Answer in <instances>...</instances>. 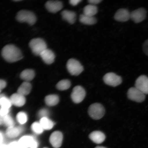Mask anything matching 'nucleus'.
Returning <instances> with one entry per match:
<instances>
[{
  "mask_svg": "<svg viewBox=\"0 0 148 148\" xmlns=\"http://www.w3.org/2000/svg\"><path fill=\"white\" fill-rule=\"evenodd\" d=\"M1 55L5 60L9 62H14L23 58L21 51L16 46L8 45L3 48Z\"/></svg>",
  "mask_w": 148,
  "mask_h": 148,
  "instance_id": "nucleus-1",
  "label": "nucleus"
},
{
  "mask_svg": "<svg viewBox=\"0 0 148 148\" xmlns=\"http://www.w3.org/2000/svg\"><path fill=\"white\" fill-rule=\"evenodd\" d=\"M29 45L33 53L36 56H40L42 51L47 49L46 42L40 38L33 39L31 40Z\"/></svg>",
  "mask_w": 148,
  "mask_h": 148,
  "instance_id": "nucleus-2",
  "label": "nucleus"
},
{
  "mask_svg": "<svg viewBox=\"0 0 148 148\" xmlns=\"http://www.w3.org/2000/svg\"><path fill=\"white\" fill-rule=\"evenodd\" d=\"M16 18L20 23H27L30 25H34L36 21V16L34 14L26 10L19 11L16 15Z\"/></svg>",
  "mask_w": 148,
  "mask_h": 148,
  "instance_id": "nucleus-3",
  "label": "nucleus"
},
{
  "mask_svg": "<svg viewBox=\"0 0 148 148\" xmlns=\"http://www.w3.org/2000/svg\"><path fill=\"white\" fill-rule=\"evenodd\" d=\"M105 112L104 107L99 103H93L90 105L88 109V114L94 120L101 119L104 116Z\"/></svg>",
  "mask_w": 148,
  "mask_h": 148,
  "instance_id": "nucleus-4",
  "label": "nucleus"
},
{
  "mask_svg": "<svg viewBox=\"0 0 148 148\" xmlns=\"http://www.w3.org/2000/svg\"><path fill=\"white\" fill-rule=\"evenodd\" d=\"M66 68L71 75L77 76L80 75L84 70L83 66L79 61L75 59H70L66 64Z\"/></svg>",
  "mask_w": 148,
  "mask_h": 148,
  "instance_id": "nucleus-5",
  "label": "nucleus"
},
{
  "mask_svg": "<svg viewBox=\"0 0 148 148\" xmlns=\"http://www.w3.org/2000/svg\"><path fill=\"white\" fill-rule=\"evenodd\" d=\"M127 97L129 99L137 103H142L145 99V94L135 87L129 89L127 92Z\"/></svg>",
  "mask_w": 148,
  "mask_h": 148,
  "instance_id": "nucleus-6",
  "label": "nucleus"
},
{
  "mask_svg": "<svg viewBox=\"0 0 148 148\" xmlns=\"http://www.w3.org/2000/svg\"><path fill=\"white\" fill-rule=\"evenodd\" d=\"M103 80L106 84L113 87L119 86L122 82L121 77L112 73L106 74L103 77Z\"/></svg>",
  "mask_w": 148,
  "mask_h": 148,
  "instance_id": "nucleus-7",
  "label": "nucleus"
},
{
  "mask_svg": "<svg viewBox=\"0 0 148 148\" xmlns=\"http://www.w3.org/2000/svg\"><path fill=\"white\" fill-rule=\"evenodd\" d=\"M86 92L84 88L80 86H77L73 88L71 94L72 100L76 103L81 102L86 97Z\"/></svg>",
  "mask_w": 148,
  "mask_h": 148,
  "instance_id": "nucleus-8",
  "label": "nucleus"
},
{
  "mask_svg": "<svg viewBox=\"0 0 148 148\" xmlns=\"http://www.w3.org/2000/svg\"><path fill=\"white\" fill-rule=\"evenodd\" d=\"M135 87L138 89L144 94H148V77L141 75L136 79Z\"/></svg>",
  "mask_w": 148,
  "mask_h": 148,
  "instance_id": "nucleus-9",
  "label": "nucleus"
},
{
  "mask_svg": "<svg viewBox=\"0 0 148 148\" xmlns=\"http://www.w3.org/2000/svg\"><path fill=\"white\" fill-rule=\"evenodd\" d=\"M147 11L143 8H139L132 11L130 13V18L135 23H141L147 16Z\"/></svg>",
  "mask_w": 148,
  "mask_h": 148,
  "instance_id": "nucleus-10",
  "label": "nucleus"
},
{
  "mask_svg": "<svg viewBox=\"0 0 148 148\" xmlns=\"http://www.w3.org/2000/svg\"><path fill=\"white\" fill-rule=\"evenodd\" d=\"M63 138L62 133L60 131H56L51 134L49 138V141L53 147L59 148L62 145Z\"/></svg>",
  "mask_w": 148,
  "mask_h": 148,
  "instance_id": "nucleus-11",
  "label": "nucleus"
},
{
  "mask_svg": "<svg viewBox=\"0 0 148 148\" xmlns=\"http://www.w3.org/2000/svg\"><path fill=\"white\" fill-rule=\"evenodd\" d=\"M45 5L46 9L53 13L58 12L63 8L62 3L59 1H49L46 3Z\"/></svg>",
  "mask_w": 148,
  "mask_h": 148,
  "instance_id": "nucleus-12",
  "label": "nucleus"
},
{
  "mask_svg": "<svg viewBox=\"0 0 148 148\" xmlns=\"http://www.w3.org/2000/svg\"><path fill=\"white\" fill-rule=\"evenodd\" d=\"M114 18L118 21L126 22L130 18V13L127 9H120L116 12Z\"/></svg>",
  "mask_w": 148,
  "mask_h": 148,
  "instance_id": "nucleus-13",
  "label": "nucleus"
},
{
  "mask_svg": "<svg viewBox=\"0 0 148 148\" xmlns=\"http://www.w3.org/2000/svg\"><path fill=\"white\" fill-rule=\"evenodd\" d=\"M44 62L48 64H51L54 62L55 55L51 50L46 49L40 55Z\"/></svg>",
  "mask_w": 148,
  "mask_h": 148,
  "instance_id": "nucleus-14",
  "label": "nucleus"
},
{
  "mask_svg": "<svg viewBox=\"0 0 148 148\" xmlns=\"http://www.w3.org/2000/svg\"><path fill=\"white\" fill-rule=\"evenodd\" d=\"M89 138L94 143L100 144L104 141L106 136L102 132L99 131H94L90 133Z\"/></svg>",
  "mask_w": 148,
  "mask_h": 148,
  "instance_id": "nucleus-15",
  "label": "nucleus"
},
{
  "mask_svg": "<svg viewBox=\"0 0 148 148\" xmlns=\"http://www.w3.org/2000/svg\"><path fill=\"white\" fill-rule=\"evenodd\" d=\"M10 99L12 104L17 107L23 106L25 102V97L18 93L13 94Z\"/></svg>",
  "mask_w": 148,
  "mask_h": 148,
  "instance_id": "nucleus-16",
  "label": "nucleus"
},
{
  "mask_svg": "<svg viewBox=\"0 0 148 148\" xmlns=\"http://www.w3.org/2000/svg\"><path fill=\"white\" fill-rule=\"evenodd\" d=\"M63 19L67 21L70 24L75 23L76 19V14L75 12L72 11L64 10L62 12Z\"/></svg>",
  "mask_w": 148,
  "mask_h": 148,
  "instance_id": "nucleus-17",
  "label": "nucleus"
},
{
  "mask_svg": "<svg viewBox=\"0 0 148 148\" xmlns=\"http://www.w3.org/2000/svg\"><path fill=\"white\" fill-rule=\"evenodd\" d=\"M34 138L29 136H25L20 139L18 143L21 148H30Z\"/></svg>",
  "mask_w": 148,
  "mask_h": 148,
  "instance_id": "nucleus-18",
  "label": "nucleus"
},
{
  "mask_svg": "<svg viewBox=\"0 0 148 148\" xmlns=\"http://www.w3.org/2000/svg\"><path fill=\"white\" fill-rule=\"evenodd\" d=\"M32 89L31 84L27 82H24L18 88V93L25 96L28 95Z\"/></svg>",
  "mask_w": 148,
  "mask_h": 148,
  "instance_id": "nucleus-19",
  "label": "nucleus"
},
{
  "mask_svg": "<svg viewBox=\"0 0 148 148\" xmlns=\"http://www.w3.org/2000/svg\"><path fill=\"white\" fill-rule=\"evenodd\" d=\"M22 129L20 127H9L6 131L7 136L11 138L17 137L22 132Z\"/></svg>",
  "mask_w": 148,
  "mask_h": 148,
  "instance_id": "nucleus-20",
  "label": "nucleus"
},
{
  "mask_svg": "<svg viewBox=\"0 0 148 148\" xmlns=\"http://www.w3.org/2000/svg\"><path fill=\"white\" fill-rule=\"evenodd\" d=\"M79 21L84 25H92L97 23V20L94 16H90L84 14L81 15L79 16Z\"/></svg>",
  "mask_w": 148,
  "mask_h": 148,
  "instance_id": "nucleus-21",
  "label": "nucleus"
},
{
  "mask_svg": "<svg viewBox=\"0 0 148 148\" xmlns=\"http://www.w3.org/2000/svg\"><path fill=\"white\" fill-rule=\"evenodd\" d=\"M35 73L34 70L32 69H26L23 70L20 74L21 79L26 81L32 80L34 78Z\"/></svg>",
  "mask_w": 148,
  "mask_h": 148,
  "instance_id": "nucleus-22",
  "label": "nucleus"
},
{
  "mask_svg": "<svg viewBox=\"0 0 148 148\" xmlns=\"http://www.w3.org/2000/svg\"><path fill=\"white\" fill-rule=\"evenodd\" d=\"M98 9L95 5H88L83 9V14L90 16H94L97 13Z\"/></svg>",
  "mask_w": 148,
  "mask_h": 148,
  "instance_id": "nucleus-23",
  "label": "nucleus"
},
{
  "mask_svg": "<svg viewBox=\"0 0 148 148\" xmlns=\"http://www.w3.org/2000/svg\"><path fill=\"white\" fill-rule=\"evenodd\" d=\"M45 100L46 104L48 106H52L58 104L60 99L57 95H50L46 96Z\"/></svg>",
  "mask_w": 148,
  "mask_h": 148,
  "instance_id": "nucleus-24",
  "label": "nucleus"
},
{
  "mask_svg": "<svg viewBox=\"0 0 148 148\" xmlns=\"http://www.w3.org/2000/svg\"><path fill=\"white\" fill-rule=\"evenodd\" d=\"M40 123L43 129L46 130L51 129L54 125L53 122L47 117L42 118L40 120Z\"/></svg>",
  "mask_w": 148,
  "mask_h": 148,
  "instance_id": "nucleus-25",
  "label": "nucleus"
},
{
  "mask_svg": "<svg viewBox=\"0 0 148 148\" xmlns=\"http://www.w3.org/2000/svg\"><path fill=\"white\" fill-rule=\"evenodd\" d=\"M71 83L68 79H63L60 81L56 85V88L58 90H64L68 89L71 86Z\"/></svg>",
  "mask_w": 148,
  "mask_h": 148,
  "instance_id": "nucleus-26",
  "label": "nucleus"
},
{
  "mask_svg": "<svg viewBox=\"0 0 148 148\" xmlns=\"http://www.w3.org/2000/svg\"><path fill=\"white\" fill-rule=\"evenodd\" d=\"M12 104L10 99H7L4 95L0 99V106L1 107L9 109Z\"/></svg>",
  "mask_w": 148,
  "mask_h": 148,
  "instance_id": "nucleus-27",
  "label": "nucleus"
},
{
  "mask_svg": "<svg viewBox=\"0 0 148 148\" xmlns=\"http://www.w3.org/2000/svg\"><path fill=\"white\" fill-rule=\"evenodd\" d=\"M31 128L32 130L37 134H40L43 132V128L40 123L38 122H35L33 123L31 126Z\"/></svg>",
  "mask_w": 148,
  "mask_h": 148,
  "instance_id": "nucleus-28",
  "label": "nucleus"
},
{
  "mask_svg": "<svg viewBox=\"0 0 148 148\" xmlns=\"http://www.w3.org/2000/svg\"><path fill=\"white\" fill-rule=\"evenodd\" d=\"M18 121L21 124H24L27 121V116L25 113L21 112L18 113L16 116Z\"/></svg>",
  "mask_w": 148,
  "mask_h": 148,
  "instance_id": "nucleus-29",
  "label": "nucleus"
},
{
  "mask_svg": "<svg viewBox=\"0 0 148 148\" xmlns=\"http://www.w3.org/2000/svg\"><path fill=\"white\" fill-rule=\"evenodd\" d=\"M3 122L8 127H14V120L10 116L7 115L3 117Z\"/></svg>",
  "mask_w": 148,
  "mask_h": 148,
  "instance_id": "nucleus-30",
  "label": "nucleus"
},
{
  "mask_svg": "<svg viewBox=\"0 0 148 148\" xmlns=\"http://www.w3.org/2000/svg\"><path fill=\"white\" fill-rule=\"evenodd\" d=\"M9 109L3 107L0 108V117L3 118L8 115Z\"/></svg>",
  "mask_w": 148,
  "mask_h": 148,
  "instance_id": "nucleus-31",
  "label": "nucleus"
},
{
  "mask_svg": "<svg viewBox=\"0 0 148 148\" xmlns=\"http://www.w3.org/2000/svg\"><path fill=\"white\" fill-rule=\"evenodd\" d=\"M49 112L47 110L43 109L40 110L38 113V116L41 118L44 117H46L48 115Z\"/></svg>",
  "mask_w": 148,
  "mask_h": 148,
  "instance_id": "nucleus-32",
  "label": "nucleus"
},
{
  "mask_svg": "<svg viewBox=\"0 0 148 148\" xmlns=\"http://www.w3.org/2000/svg\"><path fill=\"white\" fill-rule=\"evenodd\" d=\"M143 49L144 53L148 56V39L144 42L143 45Z\"/></svg>",
  "mask_w": 148,
  "mask_h": 148,
  "instance_id": "nucleus-33",
  "label": "nucleus"
},
{
  "mask_svg": "<svg viewBox=\"0 0 148 148\" xmlns=\"http://www.w3.org/2000/svg\"><path fill=\"white\" fill-rule=\"evenodd\" d=\"M8 148H21L18 142H13L11 143L8 145Z\"/></svg>",
  "mask_w": 148,
  "mask_h": 148,
  "instance_id": "nucleus-34",
  "label": "nucleus"
},
{
  "mask_svg": "<svg viewBox=\"0 0 148 148\" xmlns=\"http://www.w3.org/2000/svg\"><path fill=\"white\" fill-rule=\"evenodd\" d=\"M81 1V0H70L69 3L73 6H75Z\"/></svg>",
  "mask_w": 148,
  "mask_h": 148,
  "instance_id": "nucleus-35",
  "label": "nucleus"
},
{
  "mask_svg": "<svg viewBox=\"0 0 148 148\" xmlns=\"http://www.w3.org/2000/svg\"><path fill=\"white\" fill-rule=\"evenodd\" d=\"M101 1V0H89L88 2L90 5H95L99 4Z\"/></svg>",
  "mask_w": 148,
  "mask_h": 148,
  "instance_id": "nucleus-36",
  "label": "nucleus"
},
{
  "mask_svg": "<svg viewBox=\"0 0 148 148\" xmlns=\"http://www.w3.org/2000/svg\"><path fill=\"white\" fill-rule=\"evenodd\" d=\"M6 86V83L4 80L0 79V90L4 88Z\"/></svg>",
  "mask_w": 148,
  "mask_h": 148,
  "instance_id": "nucleus-37",
  "label": "nucleus"
},
{
  "mask_svg": "<svg viewBox=\"0 0 148 148\" xmlns=\"http://www.w3.org/2000/svg\"><path fill=\"white\" fill-rule=\"evenodd\" d=\"M38 146V142L36 140H33L32 144H31L30 148H37Z\"/></svg>",
  "mask_w": 148,
  "mask_h": 148,
  "instance_id": "nucleus-38",
  "label": "nucleus"
},
{
  "mask_svg": "<svg viewBox=\"0 0 148 148\" xmlns=\"http://www.w3.org/2000/svg\"><path fill=\"white\" fill-rule=\"evenodd\" d=\"M3 136L2 134H1V132H0V145H1V144H2L3 141Z\"/></svg>",
  "mask_w": 148,
  "mask_h": 148,
  "instance_id": "nucleus-39",
  "label": "nucleus"
},
{
  "mask_svg": "<svg viewBox=\"0 0 148 148\" xmlns=\"http://www.w3.org/2000/svg\"><path fill=\"white\" fill-rule=\"evenodd\" d=\"M0 148H8V145L5 144H2L0 145Z\"/></svg>",
  "mask_w": 148,
  "mask_h": 148,
  "instance_id": "nucleus-40",
  "label": "nucleus"
},
{
  "mask_svg": "<svg viewBox=\"0 0 148 148\" xmlns=\"http://www.w3.org/2000/svg\"><path fill=\"white\" fill-rule=\"evenodd\" d=\"M95 148H107L105 147H99V146H98V147H96Z\"/></svg>",
  "mask_w": 148,
  "mask_h": 148,
  "instance_id": "nucleus-41",
  "label": "nucleus"
},
{
  "mask_svg": "<svg viewBox=\"0 0 148 148\" xmlns=\"http://www.w3.org/2000/svg\"><path fill=\"white\" fill-rule=\"evenodd\" d=\"M3 96H4V95H3V94H0V99Z\"/></svg>",
  "mask_w": 148,
  "mask_h": 148,
  "instance_id": "nucleus-42",
  "label": "nucleus"
},
{
  "mask_svg": "<svg viewBox=\"0 0 148 148\" xmlns=\"http://www.w3.org/2000/svg\"><path fill=\"white\" fill-rule=\"evenodd\" d=\"M20 1V0H18V1H17V0H16V1Z\"/></svg>",
  "mask_w": 148,
  "mask_h": 148,
  "instance_id": "nucleus-43",
  "label": "nucleus"
},
{
  "mask_svg": "<svg viewBox=\"0 0 148 148\" xmlns=\"http://www.w3.org/2000/svg\"><path fill=\"white\" fill-rule=\"evenodd\" d=\"M1 90H0V92H1Z\"/></svg>",
  "mask_w": 148,
  "mask_h": 148,
  "instance_id": "nucleus-44",
  "label": "nucleus"
},
{
  "mask_svg": "<svg viewBox=\"0 0 148 148\" xmlns=\"http://www.w3.org/2000/svg\"><path fill=\"white\" fill-rule=\"evenodd\" d=\"M48 148L44 147V148Z\"/></svg>",
  "mask_w": 148,
  "mask_h": 148,
  "instance_id": "nucleus-45",
  "label": "nucleus"
}]
</instances>
